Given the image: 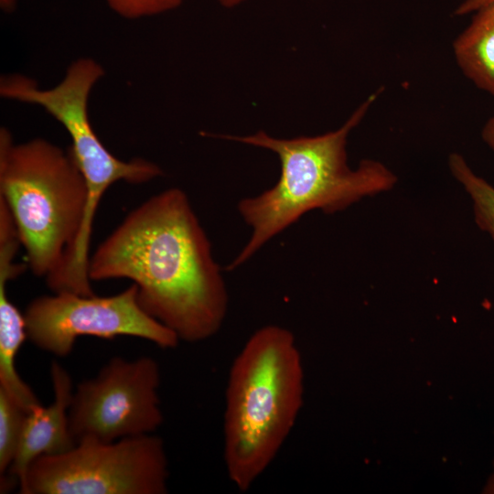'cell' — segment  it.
Returning a JSON list of instances; mask_svg holds the SVG:
<instances>
[{
    "mask_svg": "<svg viewBox=\"0 0 494 494\" xmlns=\"http://www.w3.org/2000/svg\"><path fill=\"white\" fill-rule=\"evenodd\" d=\"M27 412L0 388V473L11 467L20 442Z\"/></svg>",
    "mask_w": 494,
    "mask_h": 494,
    "instance_id": "cell-13",
    "label": "cell"
},
{
    "mask_svg": "<svg viewBox=\"0 0 494 494\" xmlns=\"http://www.w3.org/2000/svg\"><path fill=\"white\" fill-rule=\"evenodd\" d=\"M104 74L102 66L88 58L72 62L62 81L43 90L27 77L1 78L3 98L44 108L68 132L70 146L84 177L88 189V209L95 212L106 190L118 181L143 184L157 177L160 168L143 158L124 161L114 156L95 134L88 115L89 94Z\"/></svg>",
    "mask_w": 494,
    "mask_h": 494,
    "instance_id": "cell-6",
    "label": "cell"
},
{
    "mask_svg": "<svg viewBox=\"0 0 494 494\" xmlns=\"http://www.w3.org/2000/svg\"><path fill=\"white\" fill-rule=\"evenodd\" d=\"M448 166L452 175L470 196L476 223L494 241V187L475 174L457 153L449 156Z\"/></svg>",
    "mask_w": 494,
    "mask_h": 494,
    "instance_id": "cell-12",
    "label": "cell"
},
{
    "mask_svg": "<svg viewBox=\"0 0 494 494\" xmlns=\"http://www.w3.org/2000/svg\"><path fill=\"white\" fill-rule=\"evenodd\" d=\"M482 492L485 494H494V461H493V471L489 477L487 482L485 483Z\"/></svg>",
    "mask_w": 494,
    "mask_h": 494,
    "instance_id": "cell-17",
    "label": "cell"
},
{
    "mask_svg": "<svg viewBox=\"0 0 494 494\" xmlns=\"http://www.w3.org/2000/svg\"><path fill=\"white\" fill-rule=\"evenodd\" d=\"M168 478L164 442L148 434L39 456L18 486L23 494H166Z\"/></svg>",
    "mask_w": 494,
    "mask_h": 494,
    "instance_id": "cell-5",
    "label": "cell"
},
{
    "mask_svg": "<svg viewBox=\"0 0 494 494\" xmlns=\"http://www.w3.org/2000/svg\"><path fill=\"white\" fill-rule=\"evenodd\" d=\"M247 0H219V2L226 7H233Z\"/></svg>",
    "mask_w": 494,
    "mask_h": 494,
    "instance_id": "cell-19",
    "label": "cell"
},
{
    "mask_svg": "<svg viewBox=\"0 0 494 494\" xmlns=\"http://www.w3.org/2000/svg\"><path fill=\"white\" fill-rule=\"evenodd\" d=\"M91 282L129 279L141 307L181 341L213 337L228 293L209 240L187 194L164 190L140 204L90 256Z\"/></svg>",
    "mask_w": 494,
    "mask_h": 494,
    "instance_id": "cell-1",
    "label": "cell"
},
{
    "mask_svg": "<svg viewBox=\"0 0 494 494\" xmlns=\"http://www.w3.org/2000/svg\"><path fill=\"white\" fill-rule=\"evenodd\" d=\"M304 376L295 338L278 325L255 330L234 358L225 392L223 459L238 490L256 482L292 432Z\"/></svg>",
    "mask_w": 494,
    "mask_h": 494,
    "instance_id": "cell-3",
    "label": "cell"
},
{
    "mask_svg": "<svg viewBox=\"0 0 494 494\" xmlns=\"http://www.w3.org/2000/svg\"><path fill=\"white\" fill-rule=\"evenodd\" d=\"M381 91L371 93L341 127L321 135L281 139L259 131L250 135L222 136L270 150L278 156L281 165L280 177L274 187L239 202L238 211L251 228V236L227 265V271L242 265L308 211H339L365 197L394 187L395 174L379 161L361 160L355 169L347 164L348 135Z\"/></svg>",
    "mask_w": 494,
    "mask_h": 494,
    "instance_id": "cell-2",
    "label": "cell"
},
{
    "mask_svg": "<svg viewBox=\"0 0 494 494\" xmlns=\"http://www.w3.org/2000/svg\"><path fill=\"white\" fill-rule=\"evenodd\" d=\"M16 0H0L1 8L5 12H11L15 9Z\"/></svg>",
    "mask_w": 494,
    "mask_h": 494,
    "instance_id": "cell-18",
    "label": "cell"
},
{
    "mask_svg": "<svg viewBox=\"0 0 494 494\" xmlns=\"http://www.w3.org/2000/svg\"><path fill=\"white\" fill-rule=\"evenodd\" d=\"M50 377L53 401L47 407L39 404L27 413L18 449L8 470L18 485L36 458L62 454L76 445L69 422L74 391L71 377L56 360L51 363Z\"/></svg>",
    "mask_w": 494,
    "mask_h": 494,
    "instance_id": "cell-9",
    "label": "cell"
},
{
    "mask_svg": "<svg viewBox=\"0 0 494 494\" xmlns=\"http://www.w3.org/2000/svg\"><path fill=\"white\" fill-rule=\"evenodd\" d=\"M474 13L453 43L454 54L467 78L494 96V3Z\"/></svg>",
    "mask_w": 494,
    "mask_h": 494,
    "instance_id": "cell-10",
    "label": "cell"
},
{
    "mask_svg": "<svg viewBox=\"0 0 494 494\" xmlns=\"http://www.w3.org/2000/svg\"><path fill=\"white\" fill-rule=\"evenodd\" d=\"M119 16L137 19L159 15L179 6L185 0H104Z\"/></svg>",
    "mask_w": 494,
    "mask_h": 494,
    "instance_id": "cell-14",
    "label": "cell"
},
{
    "mask_svg": "<svg viewBox=\"0 0 494 494\" xmlns=\"http://www.w3.org/2000/svg\"><path fill=\"white\" fill-rule=\"evenodd\" d=\"M160 382V368L153 358H112L73 391L69 422L75 443L153 434L164 420Z\"/></svg>",
    "mask_w": 494,
    "mask_h": 494,
    "instance_id": "cell-7",
    "label": "cell"
},
{
    "mask_svg": "<svg viewBox=\"0 0 494 494\" xmlns=\"http://www.w3.org/2000/svg\"><path fill=\"white\" fill-rule=\"evenodd\" d=\"M482 138L494 151V115L484 125L482 129Z\"/></svg>",
    "mask_w": 494,
    "mask_h": 494,
    "instance_id": "cell-16",
    "label": "cell"
},
{
    "mask_svg": "<svg viewBox=\"0 0 494 494\" xmlns=\"http://www.w3.org/2000/svg\"><path fill=\"white\" fill-rule=\"evenodd\" d=\"M23 314L27 338L57 357L68 356L82 336L136 337L161 349H173L180 341L141 307L134 284L110 296L72 292L41 295L31 300Z\"/></svg>",
    "mask_w": 494,
    "mask_h": 494,
    "instance_id": "cell-8",
    "label": "cell"
},
{
    "mask_svg": "<svg viewBox=\"0 0 494 494\" xmlns=\"http://www.w3.org/2000/svg\"><path fill=\"white\" fill-rule=\"evenodd\" d=\"M492 3L494 0H463L455 9L454 14L456 16L467 15Z\"/></svg>",
    "mask_w": 494,
    "mask_h": 494,
    "instance_id": "cell-15",
    "label": "cell"
},
{
    "mask_svg": "<svg viewBox=\"0 0 494 494\" xmlns=\"http://www.w3.org/2000/svg\"><path fill=\"white\" fill-rule=\"evenodd\" d=\"M0 199L30 271L51 290L72 259L87 215V185L70 147L42 138L16 144L2 127Z\"/></svg>",
    "mask_w": 494,
    "mask_h": 494,
    "instance_id": "cell-4",
    "label": "cell"
},
{
    "mask_svg": "<svg viewBox=\"0 0 494 494\" xmlns=\"http://www.w3.org/2000/svg\"><path fill=\"white\" fill-rule=\"evenodd\" d=\"M6 285L0 280V388L28 413L41 403L16 370V355L27 335L24 314L9 299Z\"/></svg>",
    "mask_w": 494,
    "mask_h": 494,
    "instance_id": "cell-11",
    "label": "cell"
}]
</instances>
